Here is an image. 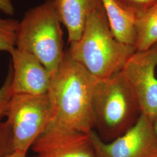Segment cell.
Listing matches in <instances>:
<instances>
[{
	"mask_svg": "<svg viewBox=\"0 0 157 157\" xmlns=\"http://www.w3.org/2000/svg\"><path fill=\"white\" fill-rule=\"evenodd\" d=\"M13 138L10 124L7 120L0 121V157H6L14 151Z\"/></svg>",
	"mask_w": 157,
	"mask_h": 157,
	"instance_id": "cell-15",
	"label": "cell"
},
{
	"mask_svg": "<svg viewBox=\"0 0 157 157\" xmlns=\"http://www.w3.org/2000/svg\"><path fill=\"white\" fill-rule=\"evenodd\" d=\"M94 129L101 140L109 142L124 135L137 122L140 108L135 93L120 71L98 80L93 101Z\"/></svg>",
	"mask_w": 157,
	"mask_h": 157,
	"instance_id": "cell-3",
	"label": "cell"
},
{
	"mask_svg": "<svg viewBox=\"0 0 157 157\" xmlns=\"http://www.w3.org/2000/svg\"><path fill=\"white\" fill-rule=\"evenodd\" d=\"M2 117H4V115L2 113H0V121H1Z\"/></svg>",
	"mask_w": 157,
	"mask_h": 157,
	"instance_id": "cell-21",
	"label": "cell"
},
{
	"mask_svg": "<svg viewBox=\"0 0 157 157\" xmlns=\"http://www.w3.org/2000/svg\"><path fill=\"white\" fill-rule=\"evenodd\" d=\"M27 152L21 150H15L6 157H27Z\"/></svg>",
	"mask_w": 157,
	"mask_h": 157,
	"instance_id": "cell-18",
	"label": "cell"
},
{
	"mask_svg": "<svg viewBox=\"0 0 157 157\" xmlns=\"http://www.w3.org/2000/svg\"><path fill=\"white\" fill-rule=\"evenodd\" d=\"M11 56L13 94L41 95L47 93L51 76L32 54L16 47Z\"/></svg>",
	"mask_w": 157,
	"mask_h": 157,
	"instance_id": "cell-9",
	"label": "cell"
},
{
	"mask_svg": "<svg viewBox=\"0 0 157 157\" xmlns=\"http://www.w3.org/2000/svg\"><path fill=\"white\" fill-rule=\"evenodd\" d=\"M12 68L10 63L7 77L6 80L0 87V113H3L6 104L11 99L13 95L12 88Z\"/></svg>",
	"mask_w": 157,
	"mask_h": 157,
	"instance_id": "cell-16",
	"label": "cell"
},
{
	"mask_svg": "<svg viewBox=\"0 0 157 157\" xmlns=\"http://www.w3.org/2000/svg\"><path fill=\"white\" fill-rule=\"evenodd\" d=\"M154 129L157 135V120L154 122Z\"/></svg>",
	"mask_w": 157,
	"mask_h": 157,
	"instance_id": "cell-20",
	"label": "cell"
},
{
	"mask_svg": "<svg viewBox=\"0 0 157 157\" xmlns=\"http://www.w3.org/2000/svg\"><path fill=\"white\" fill-rule=\"evenodd\" d=\"M102 4L101 0H54L58 16L67 30L69 44L80 39L89 15Z\"/></svg>",
	"mask_w": 157,
	"mask_h": 157,
	"instance_id": "cell-10",
	"label": "cell"
},
{
	"mask_svg": "<svg viewBox=\"0 0 157 157\" xmlns=\"http://www.w3.org/2000/svg\"><path fill=\"white\" fill-rule=\"evenodd\" d=\"M157 44L144 51H135L121 72L137 100L141 113L154 123L157 120Z\"/></svg>",
	"mask_w": 157,
	"mask_h": 157,
	"instance_id": "cell-6",
	"label": "cell"
},
{
	"mask_svg": "<svg viewBox=\"0 0 157 157\" xmlns=\"http://www.w3.org/2000/svg\"><path fill=\"white\" fill-rule=\"evenodd\" d=\"M4 115L11 127L15 150L28 152L50 124L48 95L13 94Z\"/></svg>",
	"mask_w": 157,
	"mask_h": 157,
	"instance_id": "cell-5",
	"label": "cell"
},
{
	"mask_svg": "<svg viewBox=\"0 0 157 157\" xmlns=\"http://www.w3.org/2000/svg\"><path fill=\"white\" fill-rule=\"evenodd\" d=\"M133 47L112 35L102 4L87 18L80 39L69 44V56L95 78H109L121 71L135 52Z\"/></svg>",
	"mask_w": 157,
	"mask_h": 157,
	"instance_id": "cell-2",
	"label": "cell"
},
{
	"mask_svg": "<svg viewBox=\"0 0 157 157\" xmlns=\"http://www.w3.org/2000/svg\"><path fill=\"white\" fill-rule=\"evenodd\" d=\"M61 25L54 0H47L29 10L17 29L16 48L35 56L51 76L56 73L65 53Z\"/></svg>",
	"mask_w": 157,
	"mask_h": 157,
	"instance_id": "cell-4",
	"label": "cell"
},
{
	"mask_svg": "<svg viewBox=\"0 0 157 157\" xmlns=\"http://www.w3.org/2000/svg\"><path fill=\"white\" fill-rule=\"evenodd\" d=\"M90 133L49 124L31 147L37 157H96Z\"/></svg>",
	"mask_w": 157,
	"mask_h": 157,
	"instance_id": "cell-8",
	"label": "cell"
},
{
	"mask_svg": "<svg viewBox=\"0 0 157 157\" xmlns=\"http://www.w3.org/2000/svg\"><path fill=\"white\" fill-rule=\"evenodd\" d=\"M98 80L65 51L51 76L49 124L90 134L94 130L93 101Z\"/></svg>",
	"mask_w": 157,
	"mask_h": 157,
	"instance_id": "cell-1",
	"label": "cell"
},
{
	"mask_svg": "<svg viewBox=\"0 0 157 157\" xmlns=\"http://www.w3.org/2000/svg\"><path fill=\"white\" fill-rule=\"evenodd\" d=\"M136 51L149 50L157 44V10L136 20Z\"/></svg>",
	"mask_w": 157,
	"mask_h": 157,
	"instance_id": "cell-12",
	"label": "cell"
},
{
	"mask_svg": "<svg viewBox=\"0 0 157 157\" xmlns=\"http://www.w3.org/2000/svg\"><path fill=\"white\" fill-rule=\"evenodd\" d=\"M111 33L115 39L135 47L136 17L118 0H101ZM135 48V47H134Z\"/></svg>",
	"mask_w": 157,
	"mask_h": 157,
	"instance_id": "cell-11",
	"label": "cell"
},
{
	"mask_svg": "<svg viewBox=\"0 0 157 157\" xmlns=\"http://www.w3.org/2000/svg\"><path fill=\"white\" fill-rule=\"evenodd\" d=\"M136 19L146 16L157 10V0H118Z\"/></svg>",
	"mask_w": 157,
	"mask_h": 157,
	"instance_id": "cell-14",
	"label": "cell"
},
{
	"mask_svg": "<svg viewBox=\"0 0 157 157\" xmlns=\"http://www.w3.org/2000/svg\"><path fill=\"white\" fill-rule=\"evenodd\" d=\"M93 145H94V144H93ZM94 148H95V155H96V157H102L101 156V155H100V152H98V150L96 148V147L94 146Z\"/></svg>",
	"mask_w": 157,
	"mask_h": 157,
	"instance_id": "cell-19",
	"label": "cell"
},
{
	"mask_svg": "<svg viewBox=\"0 0 157 157\" xmlns=\"http://www.w3.org/2000/svg\"><path fill=\"white\" fill-rule=\"evenodd\" d=\"M90 136L102 157H157L154 123L143 113L130 129L111 141L102 140L94 130Z\"/></svg>",
	"mask_w": 157,
	"mask_h": 157,
	"instance_id": "cell-7",
	"label": "cell"
},
{
	"mask_svg": "<svg viewBox=\"0 0 157 157\" xmlns=\"http://www.w3.org/2000/svg\"><path fill=\"white\" fill-rule=\"evenodd\" d=\"M0 10L6 15L13 16L15 13V9L12 0H0Z\"/></svg>",
	"mask_w": 157,
	"mask_h": 157,
	"instance_id": "cell-17",
	"label": "cell"
},
{
	"mask_svg": "<svg viewBox=\"0 0 157 157\" xmlns=\"http://www.w3.org/2000/svg\"><path fill=\"white\" fill-rule=\"evenodd\" d=\"M0 10V51L9 53L16 47L17 32L19 21L13 18L4 19Z\"/></svg>",
	"mask_w": 157,
	"mask_h": 157,
	"instance_id": "cell-13",
	"label": "cell"
}]
</instances>
